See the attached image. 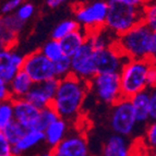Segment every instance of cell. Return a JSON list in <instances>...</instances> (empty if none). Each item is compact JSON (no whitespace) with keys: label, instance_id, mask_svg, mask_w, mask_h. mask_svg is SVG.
Returning <instances> with one entry per match:
<instances>
[{"label":"cell","instance_id":"cell-1","mask_svg":"<svg viewBox=\"0 0 156 156\" xmlns=\"http://www.w3.org/2000/svg\"><path fill=\"white\" fill-rule=\"evenodd\" d=\"M92 85V79L82 78L74 71H68L59 79V86L55 97L47 103L46 107L51 106L61 119H71L80 112Z\"/></svg>","mask_w":156,"mask_h":156},{"label":"cell","instance_id":"cell-2","mask_svg":"<svg viewBox=\"0 0 156 156\" xmlns=\"http://www.w3.org/2000/svg\"><path fill=\"white\" fill-rule=\"evenodd\" d=\"M144 22V7H133L118 0H108L107 27L117 36Z\"/></svg>","mask_w":156,"mask_h":156},{"label":"cell","instance_id":"cell-3","mask_svg":"<svg viewBox=\"0 0 156 156\" xmlns=\"http://www.w3.org/2000/svg\"><path fill=\"white\" fill-rule=\"evenodd\" d=\"M150 59H131L120 71V86L122 98L131 99L134 95L147 90V72Z\"/></svg>","mask_w":156,"mask_h":156},{"label":"cell","instance_id":"cell-4","mask_svg":"<svg viewBox=\"0 0 156 156\" xmlns=\"http://www.w3.org/2000/svg\"><path fill=\"white\" fill-rule=\"evenodd\" d=\"M153 32L145 23H140L130 31L118 36L123 54L129 59H148L152 54Z\"/></svg>","mask_w":156,"mask_h":156},{"label":"cell","instance_id":"cell-5","mask_svg":"<svg viewBox=\"0 0 156 156\" xmlns=\"http://www.w3.org/2000/svg\"><path fill=\"white\" fill-rule=\"evenodd\" d=\"M35 83H42L56 76L54 62L44 55L43 50L37 49L23 58L20 67Z\"/></svg>","mask_w":156,"mask_h":156},{"label":"cell","instance_id":"cell-6","mask_svg":"<svg viewBox=\"0 0 156 156\" xmlns=\"http://www.w3.org/2000/svg\"><path fill=\"white\" fill-rule=\"evenodd\" d=\"M138 125L135 112L130 99L122 98L112 106L110 126L116 134L128 136L133 133Z\"/></svg>","mask_w":156,"mask_h":156},{"label":"cell","instance_id":"cell-7","mask_svg":"<svg viewBox=\"0 0 156 156\" xmlns=\"http://www.w3.org/2000/svg\"><path fill=\"white\" fill-rule=\"evenodd\" d=\"M94 78L97 95L101 101L114 106L120 99H122L120 73H103L96 74Z\"/></svg>","mask_w":156,"mask_h":156},{"label":"cell","instance_id":"cell-8","mask_svg":"<svg viewBox=\"0 0 156 156\" xmlns=\"http://www.w3.org/2000/svg\"><path fill=\"white\" fill-rule=\"evenodd\" d=\"M71 66L73 71L82 78L92 79L96 76V67L94 61V47L92 43L85 42L72 56Z\"/></svg>","mask_w":156,"mask_h":156},{"label":"cell","instance_id":"cell-9","mask_svg":"<svg viewBox=\"0 0 156 156\" xmlns=\"http://www.w3.org/2000/svg\"><path fill=\"white\" fill-rule=\"evenodd\" d=\"M52 156H89L87 139L85 133H76L68 135L51 147Z\"/></svg>","mask_w":156,"mask_h":156},{"label":"cell","instance_id":"cell-10","mask_svg":"<svg viewBox=\"0 0 156 156\" xmlns=\"http://www.w3.org/2000/svg\"><path fill=\"white\" fill-rule=\"evenodd\" d=\"M10 101L13 107L14 120L23 126L27 131L35 130L42 109L24 98H12Z\"/></svg>","mask_w":156,"mask_h":156},{"label":"cell","instance_id":"cell-11","mask_svg":"<svg viewBox=\"0 0 156 156\" xmlns=\"http://www.w3.org/2000/svg\"><path fill=\"white\" fill-rule=\"evenodd\" d=\"M72 11L76 14L80 21L85 24L106 22L108 12V2L98 1L89 5L84 2H76L71 5Z\"/></svg>","mask_w":156,"mask_h":156},{"label":"cell","instance_id":"cell-12","mask_svg":"<svg viewBox=\"0 0 156 156\" xmlns=\"http://www.w3.org/2000/svg\"><path fill=\"white\" fill-rule=\"evenodd\" d=\"M94 61L97 74L120 73L123 65L129 60L120 58L108 47L94 49Z\"/></svg>","mask_w":156,"mask_h":156},{"label":"cell","instance_id":"cell-13","mask_svg":"<svg viewBox=\"0 0 156 156\" xmlns=\"http://www.w3.org/2000/svg\"><path fill=\"white\" fill-rule=\"evenodd\" d=\"M133 150L127 138L120 134L110 135L105 142L103 156H132Z\"/></svg>","mask_w":156,"mask_h":156},{"label":"cell","instance_id":"cell-14","mask_svg":"<svg viewBox=\"0 0 156 156\" xmlns=\"http://www.w3.org/2000/svg\"><path fill=\"white\" fill-rule=\"evenodd\" d=\"M23 58L8 51H0V79L8 82L21 67Z\"/></svg>","mask_w":156,"mask_h":156},{"label":"cell","instance_id":"cell-15","mask_svg":"<svg viewBox=\"0 0 156 156\" xmlns=\"http://www.w3.org/2000/svg\"><path fill=\"white\" fill-rule=\"evenodd\" d=\"M139 123H146L150 120V90H145L130 99Z\"/></svg>","mask_w":156,"mask_h":156},{"label":"cell","instance_id":"cell-16","mask_svg":"<svg viewBox=\"0 0 156 156\" xmlns=\"http://www.w3.org/2000/svg\"><path fill=\"white\" fill-rule=\"evenodd\" d=\"M32 82L33 81L31 80V78L23 70L19 69L13 80L11 81L10 91L12 94V98H24L26 94L31 91Z\"/></svg>","mask_w":156,"mask_h":156},{"label":"cell","instance_id":"cell-17","mask_svg":"<svg viewBox=\"0 0 156 156\" xmlns=\"http://www.w3.org/2000/svg\"><path fill=\"white\" fill-rule=\"evenodd\" d=\"M59 43L63 55L67 56V57H71L84 44V37L79 31H74L60 39Z\"/></svg>","mask_w":156,"mask_h":156},{"label":"cell","instance_id":"cell-18","mask_svg":"<svg viewBox=\"0 0 156 156\" xmlns=\"http://www.w3.org/2000/svg\"><path fill=\"white\" fill-rule=\"evenodd\" d=\"M67 130V125L63 119H58L55 122H52L49 127L45 130V139L47 143L51 147L56 146L60 141L65 138V133Z\"/></svg>","mask_w":156,"mask_h":156},{"label":"cell","instance_id":"cell-19","mask_svg":"<svg viewBox=\"0 0 156 156\" xmlns=\"http://www.w3.org/2000/svg\"><path fill=\"white\" fill-rule=\"evenodd\" d=\"M45 139V132L44 131H38V130H30L25 133L23 138L19 141L16 145H13L14 147H16L19 151L23 152L31 148L32 146L36 145L37 143H39L42 140Z\"/></svg>","mask_w":156,"mask_h":156},{"label":"cell","instance_id":"cell-20","mask_svg":"<svg viewBox=\"0 0 156 156\" xmlns=\"http://www.w3.org/2000/svg\"><path fill=\"white\" fill-rule=\"evenodd\" d=\"M2 131L5 136H7V139L9 140V142H10L12 145H16L19 141L25 135V133L27 132V130H26L25 128L22 125H20V123L14 119H13Z\"/></svg>","mask_w":156,"mask_h":156},{"label":"cell","instance_id":"cell-21","mask_svg":"<svg viewBox=\"0 0 156 156\" xmlns=\"http://www.w3.org/2000/svg\"><path fill=\"white\" fill-rule=\"evenodd\" d=\"M58 119H60L59 115L57 114V112L52 107L50 106L45 107V108H43L41 110V116H39L38 122H37L36 127H35V130L44 131L45 132V130H46L47 128Z\"/></svg>","mask_w":156,"mask_h":156},{"label":"cell","instance_id":"cell-22","mask_svg":"<svg viewBox=\"0 0 156 156\" xmlns=\"http://www.w3.org/2000/svg\"><path fill=\"white\" fill-rule=\"evenodd\" d=\"M24 99L30 101L34 106L38 107L39 109H43V108L46 107L47 103L51 98L47 96L46 93H45L42 87H41V85H38V86H36V87H34L33 90H31L29 93L26 94Z\"/></svg>","mask_w":156,"mask_h":156},{"label":"cell","instance_id":"cell-23","mask_svg":"<svg viewBox=\"0 0 156 156\" xmlns=\"http://www.w3.org/2000/svg\"><path fill=\"white\" fill-rule=\"evenodd\" d=\"M14 119L11 101L0 103V130H3Z\"/></svg>","mask_w":156,"mask_h":156},{"label":"cell","instance_id":"cell-24","mask_svg":"<svg viewBox=\"0 0 156 156\" xmlns=\"http://www.w3.org/2000/svg\"><path fill=\"white\" fill-rule=\"evenodd\" d=\"M80 29V25H79L76 22L73 21H67L61 23L57 29L54 31L52 34V37H54V41H60L61 38H63L65 36H67L68 34L72 33L74 31H79Z\"/></svg>","mask_w":156,"mask_h":156},{"label":"cell","instance_id":"cell-25","mask_svg":"<svg viewBox=\"0 0 156 156\" xmlns=\"http://www.w3.org/2000/svg\"><path fill=\"white\" fill-rule=\"evenodd\" d=\"M44 55L46 56L49 60H51L52 62L56 61V60L60 59V58L63 56L62 49H61V46H60L59 41H52V42L48 43L46 46L44 47Z\"/></svg>","mask_w":156,"mask_h":156},{"label":"cell","instance_id":"cell-26","mask_svg":"<svg viewBox=\"0 0 156 156\" xmlns=\"http://www.w3.org/2000/svg\"><path fill=\"white\" fill-rule=\"evenodd\" d=\"M144 23L152 32H156V1L144 5Z\"/></svg>","mask_w":156,"mask_h":156},{"label":"cell","instance_id":"cell-27","mask_svg":"<svg viewBox=\"0 0 156 156\" xmlns=\"http://www.w3.org/2000/svg\"><path fill=\"white\" fill-rule=\"evenodd\" d=\"M71 66V60L70 57L63 55L60 59L54 61V68H55V73L57 76H65L68 72L69 68Z\"/></svg>","mask_w":156,"mask_h":156},{"label":"cell","instance_id":"cell-28","mask_svg":"<svg viewBox=\"0 0 156 156\" xmlns=\"http://www.w3.org/2000/svg\"><path fill=\"white\" fill-rule=\"evenodd\" d=\"M145 141L148 147L156 150V121H151L146 127Z\"/></svg>","mask_w":156,"mask_h":156},{"label":"cell","instance_id":"cell-29","mask_svg":"<svg viewBox=\"0 0 156 156\" xmlns=\"http://www.w3.org/2000/svg\"><path fill=\"white\" fill-rule=\"evenodd\" d=\"M0 156H13L12 144L9 142L2 130H0Z\"/></svg>","mask_w":156,"mask_h":156},{"label":"cell","instance_id":"cell-30","mask_svg":"<svg viewBox=\"0 0 156 156\" xmlns=\"http://www.w3.org/2000/svg\"><path fill=\"white\" fill-rule=\"evenodd\" d=\"M150 120L156 121V87L150 90Z\"/></svg>","mask_w":156,"mask_h":156},{"label":"cell","instance_id":"cell-31","mask_svg":"<svg viewBox=\"0 0 156 156\" xmlns=\"http://www.w3.org/2000/svg\"><path fill=\"white\" fill-rule=\"evenodd\" d=\"M12 98V94L9 89L5 86V81L0 79V103L3 101H10Z\"/></svg>","mask_w":156,"mask_h":156},{"label":"cell","instance_id":"cell-32","mask_svg":"<svg viewBox=\"0 0 156 156\" xmlns=\"http://www.w3.org/2000/svg\"><path fill=\"white\" fill-rule=\"evenodd\" d=\"M156 87V66L152 63L147 72V90Z\"/></svg>","mask_w":156,"mask_h":156},{"label":"cell","instance_id":"cell-33","mask_svg":"<svg viewBox=\"0 0 156 156\" xmlns=\"http://www.w3.org/2000/svg\"><path fill=\"white\" fill-rule=\"evenodd\" d=\"M32 12H33V5H30V3H27V5H23V7L19 10L18 18L20 19V20H22V21H24L25 19H27L30 16H31Z\"/></svg>","mask_w":156,"mask_h":156},{"label":"cell","instance_id":"cell-34","mask_svg":"<svg viewBox=\"0 0 156 156\" xmlns=\"http://www.w3.org/2000/svg\"><path fill=\"white\" fill-rule=\"evenodd\" d=\"M118 1H121V2L127 3V5H133V7H144L147 3L148 0H118Z\"/></svg>","mask_w":156,"mask_h":156},{"label":"cell","instance_id":"cell-35","mask_svg":"<svg viewBox=\"0 0 156 156\" xmlns=\"http://www.w3.org/2000/svg\"><path fill=\"white\" fill-rule=\"evenodd\" d=\"M21 1H22V0H11V1H9L8 3H5V7L2 8V12H8V11L16 8V7L20 5V2H21Z\"/></svg>","mask_w":156,"mask_h":156},{"label":"cell","instance_id":"cell-36","mask_svg":"<svg viewBox=\"0 0 156 156\" xmlns=\"http://www.w3.org/2000/svg\"><path fill=\"white\" fill-rule=\"evenodd\" d=\"M63 0H48V5L51 7V8H55L59 5L60 2H62Z\"/></svg>","mask_w":156,"mask_h":156},{"label":"cell","instance_id":"cell-37","mask_svg":"<svg viewBox=\"0 0 156 156\" xmlns=\"http://www.w3.org/2000/svg\"><path fill=\"white\" fill-rule=\"evenodd\" d=\"M156 51V32H153L152 36V52Z\"/></svg>","mask_w":156,"mask_h":156},{"label":"cell","instance_id":"cell-38","mask_svg":"<svg viewBox=\"0 0 156 156\" xmlns=\"http://www.w3.org/2000/svg\"><path fill=\"white\" fill-rule=\"evenodd\" d=\"M148 59L151 60V62L153 63V65L156 66V51L152 52L151 56H150V58H148Z\"/></svg>","mask_w":156,"mask_h":156},{"label":"cell","instance_id":"cell-39","mask_svg":"<svg viewBox=\"0 0 156 156\" xmlns=\"http://www.w3.org/2000/svg\"><path fill=\"white\" fill-rule=\"evenodd\" d=\"M44 156H52V155H51V154L49 153V154H46V155H44Z\"/></svg>","mask_w":156,"mask_h":156},{"label":"cell","instance_id":"cell-40","mask_svg":"<svg viewBox=\"0 0 156 156\" xmlns=\"http://www.w3.org/2000/svg\"><path fill=\"white\" fill-rule=\"evenodd\" d=\"M152 156H156V153H154V154H153V155H152Z\"/></svg>","mask_w":156,"mask_h":156},{"label":"cell","instance_id":"cell-41","mask_svg":"<svg viewBox=\"0 0 156 156\" xmlns=\"http://www.w3.org/2000/svg\"><path fill=\"white\" fill-rule=\"evenodd\" d=\"M155 153H156V150H155Z\"/></svg>","mask_w":156,"mask_h":156}]
</instances>
